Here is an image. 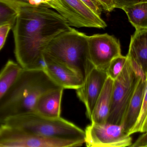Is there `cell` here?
<instances>
[{"mask_svg":"<svg viewBox=\"0 0 147 147\" xmlns=\"http://www.w3.org/2000/svg\"><path fill=\"white\" fill-rule=\"evenodd\" d=\"M71 28L62 15L45 3L20 5L13 28L17 63L23 69L45 68V49L56 36Z\"/></svg>","mask_w":147,"mask_h":147,"instance_id":"cell-1","label":"cell"},{"mask_svg":"<svg viewBox=\"0 0 147 147\" xmlns=\"http://www.w3.org/2000/svg\"><path fill=\"white\" fill-rule=\"evenodd\" d=\"M62 88L48 75L45 68L23 69L13 84L0 101V123L10 117L34 112L42 95Z\"/></svg>","mask_w":147,"mask_h":147,"instance_id":"cell-2","label":"cell"},{"mask_svg":"<svg viewBox=\"0 0 147 147\" xmlns=\"http://www.w3.org/2000/svg\"><path fill=\"white\" fill-rule=\"evenodd\" d=\"M44 53L69 66L84 81L94 67L89 55L88 36L72 28L56 36Z\"/></svg>","mask_w":147,"mask_h":147,"instance_id":"cell-3","label":"cell"},{"mask_svg":"<svg viewBox=\"0 0 147 147\" xmlns=\"http://www.w3.org/2000/svg\"><path fill=\"white\" fill-rule=\"evenodd\" d=\"M2 124L38 136L84 140V130L61 117L51 118L32 112L10 117Z\"/></svg>","mask_w":147,"mask_h":147,"instance_id":"cell-4","label":"cell"},{"mask_svg":"<svg viewBox=\"0 0 147 147\" xmlns=\"http://www.w3.org/2000/svg\"><path fill=\"white\" fill-rule=\"evenodd\" d=\"M127 57L123 69L114 80L111 106L107 123L121 125L134 93L138 75L140 73L136 69L129 58Z\"/></svg>","mask_w":147,"mask_h":147,"instance_id":"cell-5","label":"cell"},{"mask_svg":"<svg viewBox=\"0 0 147 147\" xmlns=\"http://www.w3.org/2000/svg\"><path fill=\"white\" fill-rule=\"evenodd\" d=\"M45 4L66 20L70 26L104 28L106 22L81 0H50Z\"/></svg>","mask_w":147,"mask_h":147,"instance_id":"cell-6","label":"cell"},{"mask_svg":"<svg viewBox=\"0 0 147 147\" xmlns=\"http://www.w3.org/2000/svg\"><path fill=\"white\" fill-rule=\"evenodd\" d=\"M76 140L43 137L5 124L0 126V147H73Z\"/></svg>","mask_w":147,"mask_h":147,"instance_id":"cell-7","label":"cell"},{"mask_svg":"<svg viewBox=\"0 0 147 147\" xmlns=\"http://www.w3.org/2000/svg\"><path fill=\"white\" fill-rule=\"evenodd\" d=\"M84 144L89 147H131L133 139L121 125L91 123L84 130Z\"/></svg>","mask_w":147,"mask_h":147,"instance_id":"cell-8","label":"cell"},{"mask_svg":"<svg viewBox=\"0 0 147 147\" xmlns=\"http://www.w3.org/2000/svg\"><path fill=\"white\" fill-rule=\"evenodd\" d=\"M90 59L94 67L107 71L113 59L121 55L119 40L107 33L88 36Z\"/></svg>","mask_w":147,"mask_h":147,"instance_id":"cell-9","label":"cell"},{"mask_svg":"<svg viewBox=\"0 0 147 147\" xmlns=\"http://www.w3.org/2000/svg\"><path fill=\"white\" fill-rule=\"evenodd\" d=\"M108 78L107 72L94 67L84 80L83 85L76 89L79 99L84 104L86 114L90 120L96 102Z\"/></svg>","mask_w":147,"mask_h":147,"instance_id":"cell-10","label":"cell"},{"mask_svg":"<svg viewBox=\"0 0 147 147\" xmlns=\"http://www.w3.org/2000/svg\"><path fill=\"white\" fill-rule=\"evenodd\" d=\"M45 70L51 78L64 89L76 90L84 83L83 79L66 65L44 53Z\"/></svg>","mask_w":147,"mask_h":147,"instance_id":"cell-11","label":"cell"},{"mask_svg":"<svg viewBox=\"0 0 147 147\" xmlns=\"http://www.w3.org/2000/svg\"><path fill=\"white\" fill-rule=\"evenodd\" d=\"M127 56L136 70L145 76L147 72V28L136 30L131 36Z\"/></svg>","mask_w":147,"mask_h":147,"instance_id":"cell-12","label":"cell"},{"mask_svg":"<svg viewBox=\"0 0 147 147\" xmlns=\"http://www.w3.org/2000/svg\"><path fill=\"white\" fill-rule=\"evenodd\" d=\"M146 85L145 76L139 73L134 93L121 124L124 131L127 133L134 126L140 113Z\"/></svg>","mask_w":147,"mask_h":147,"instance_id":"cell-13","label":"cell"},{"mask_svg":"<svg viewBox=\"0 0 147 147\" xmlns=\"http://www.w3.org/2000/svg\"><path fill=\"white\" fill-rule=\"evenodd\" d=\"M64 89L63 88H59L42 95L36 102L34 112L51 118L61 117V102Z\"/></svg>","mask_w":147,"mask_h":147,"instance_id":"cell-14","label":"cell"},{"mask_svg":"<svg viewBox=\"0 0 147 147\" xmlns=\"http://www.w3.org/2000/svg\"><path fill=\"white\" fill-rule=\"evenodd\" d=\"M114 80L108 77L100 96L98 97L91 118L92 123H106L111 103Z\"/></svg>","mask_w":147,"mask_h":147,"instance_id":"cell-15","label":"cell"},{"mask_svg":"<svg viewBox=\"0 0 147 147\" xmlns=\"http://www.w3.org/2000/svg\"><path fill=\"white\" fill-rule=\"evenodd\" d=\"M22 69L18 63L9 60L0 71V101L13 84Z\"/></svg>","mask_w":147,"mask_h":147,"instance_id":"cell-16","label":"cell"},{"mask_svg":"<svg viewBox=\"0 0 147 147\" xmlns=\"http://www.w3.org/2000/svg\"><path fill=\"white\" fill-rule=\"evenodd\" d=\"M122 9L125 11L129 20L136 30L147 28V2L126 6Z\"/></svg>","mask_w":147,"mask_h":147,"instance_id":"cell-17","label":"cell"},{"mask_svg":"<svg viewBox=\"0 0 147 147\" xmlns=\"http://www.w3.org/2000/svg\"><path fill=\"white\" fill-rule=\"evenodd\" d=\"M145 79L146 89L142 107L135 124L128 133L129 135L137 133H146L147 131V72L145 73Z\"/></svg>","mask_w":147,"mask_h":147,"instance_id":"cell-18","label":"cell"},{"mask_svg":"<svg viewBox=\"0 0 147 147\" xmlns=\"http://www.w3.org/2000/svg\"><path fill=\"white\" fill-rule=\"evenodd\" d=\"M19 7L0 1V26L10 24L13 26L18 15Z\"/></svg>","mask_w":147,"mask_h":147,"instance_id":"cell-19","label":"cell"},{"mask_svg":"<svg viewBox=\"0 0 147 147\" xmlns=\"http://www.w3.org/2000/svg\"><path fill=\"white\" fill-rule=\"evenodd\" d=\"M127 58V56H123L121 54L113 59L110 63L106 71L108 77L113 80H115L123 69Z\"/></svg>","mask_w":147,"mask_h":147,"instance_id":"cell-20","label":"cell"},{"mask_svg":"<svg viewBox=\"0 0 147 147\" xmlns=\"http://www.w3.org/2000/svg\"><path fill=\"white\" fill-rule=\"evenodd\" d=\"M13 26L10 24H6L0 26V51L3 47L8 35Z\"/></svg>","mask_w":147,"mask_h":147,"instance_id":"cell-21","label":"cell"},{"mask_svg":"<svg viewBox=\"0 0 147 147\" xmlns=\"http://www.w3.org/2000/svg\"><path fill=\"white\" fill-rule=\"evenodd\" d=\"M81 1L96 14L101 16L102 8L101 5L96 0H81Z\"/></svg>","mask_w":147,"mask_h":147,"instance_id":"cell-22","label":"cell"},{"mask_svg":"<svg viewBox=\"0 0 147 147\" xmlns=\"http://www.w3.org/2000/svg\"><path fill=\"white\" fill-rule=\"evenodd\" d=\"M145 2H147V0H114L115 8L121 9L126 6Z\"/></svg>","mask_w":147,"mask_h":147,"instance_id":"cell-23","label":"cell"},{"mask_svg":"<svg viewBox=\"0 0 147 147\" xmlns=\"http://www.w3.org/2000/svg\"><path fill=\"white\" fill-rule=\"evenodd\" d=\"M96 1L101 5L102 9L107 12H111L115 8L114 0H96Z\"/></svg>","mask_w":147,"mask_h":147,"instance_id":"cell-24","label":"cell"},{"mask_svg":"<svg viewBox=\"0 0 147 147\" xmlns=\"http://www.w3.org/2000/svg\"><path fill=\"white\" fill-rule=\"evenodd\" d=\"M147 131L141 135L138 139L132 144L131 147H147Z\"/></svg>","mask_w":147,"mask_h":147,"instance_id":"cell-25","label":"cell"},{"mask_svg":"<svg viewBox=\"0 0 147 147\" xmlns=\"http://www.w3.org/2000/svg\"><path fill=\"white\" fill-rule=\"evenodd\" d=\"M0 1L11 3L18 7L28 2V0H0Z\"/></svg>","mask_w":147,"mask_h":147,"instance_id":"cell-26","label":"cell"},{"mask_svg":"<svg viewBox=\"0 0 147 147\" xmlns=\"http://www.w3.org/2000/svg\"><path fill=\"white\" fill-rule=\"evenodd\" d=\"M48 0H28V2L33 5H39L45 3Z\"/></svg>","mask_w":147,"mask_h":147,"instance_id":"cell-27","label":"cell"},{"mask_svg":"<svg viewBox=\"0 0 147 147\" xmlns=\"http://www.w3.org/2000/svg\"><path fill=\"white\" fill-rule=\"evenodd\" d=\"M50 1V0H48V1Z\"/></svg>","mask_w":147,"mask_h":147,"instance_id":"cell-28","label":"cell"}]
</instances>
